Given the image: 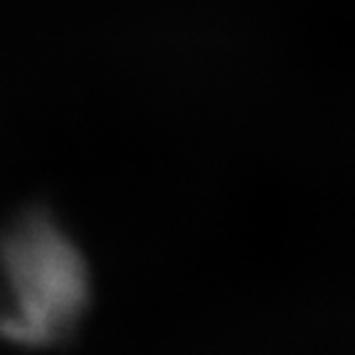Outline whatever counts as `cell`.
<instances>
[{"label":"cell","instance_id":"cell-1","mask_svg":"<svg viewBox=\"0 0 355 355\" xmlns=\"http://www.w3.org/2000/svg\"><path fill=\"white\" fill-rule=\"evenodd\" d=\"M6 304L0 338L20 348H47L74 333L89 301L82 257L47 222H25L8 234L3 252Z\"/></svg>","mask_w":355,"mask_h":355}]
</instances>
